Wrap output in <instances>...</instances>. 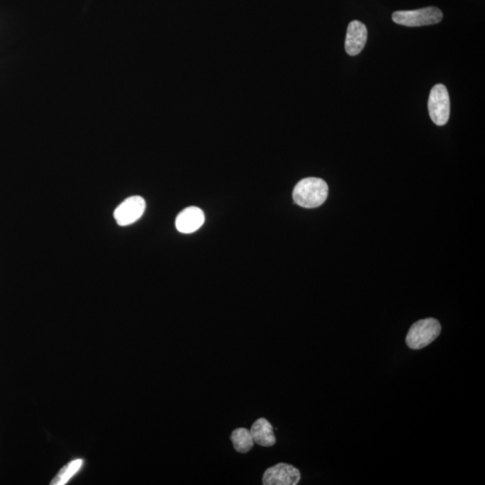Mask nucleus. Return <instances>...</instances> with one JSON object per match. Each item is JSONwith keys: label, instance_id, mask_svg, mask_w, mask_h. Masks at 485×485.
Here are the masks:
<instances>
[{"label": "nucleus", "instance_id": "nucleus-1", "mask_svg": "<svg viewBox=\"0 0 485 485\" xmlns=\"http://www.w3.org/2000/svg\"><path fill=\"white\" fill-rule=\"evenodd\" d=\"M328 184L321 178H305L296 184L293 191V200L303 208H318L328 199Z\"/></svg>", "mask_w": 485, "mask_h": 485}, {"label": "nucleus", "instance_id": "nucleus-2", "mask_svg": "<svg viewBox=\"0 0 485 485\" xmlns=\"http://www.w3.org/2000/svg\"><path fill=\"white\" fill-rule=\"evenodd\" d=\"M441 332V325L435 318L419 320L414 323L406 335V345L412 350H422L435 341Z\"/></svg>", "mask_w": 485, "mask_h": 485}, {"label": "nucleus", "instance_id": "nucleus-3", "mask_svg": "<svg viewBox=\"0 0 485 485\" xmlns=\"http://www.w3.org/2000/svg\"><path fill=\"white\" fill-rule=\"evenodd\" d=\"M443 18L441 10L434 6L428 8L407 10V11H396L393 13V21L403 26L418 27L435 25Z\"/></svg>", "mask_w": 485, "mask_h": 485}, {"label": "nucleus", "instance_id": "nucleus-4", "mask_svg": "<svg viewBox=\"0 0 485 485\" xmlns=\"http://www.w3.org/2000/svg\"><path fill=\"white\" fill-rule=\"evenodd\" d=\"M430 119L437 126H443L449 121L450 116V94L447 87L437 84L430 90L428 102Z\"/></svg>", "mask_w": 485, "mask_h": 485}, {"label": "nucleus", "instance_id": "nucleus-5", "mask_svg": "<svg viewBox=\"0 0 485 485\" xmlns=\"http://www.w3.org/2000/svg\"><path fill=\"white\" fill-rule=\"evenodd\" d=\"M301 471L286 463H279L269 467L262 476L264 485H296L301 481Z\"/></svg>", "mask_w": 485, "mask_h": 485}, {"label": "nucleus", "instance_id": "nucleus-6", "mask_svg": "<svg viewBox=\"0 0 485 485\" xmlns=\"http://www.w3.org/2000/svg\"><path fill=\"white\" fill-rule=\"evenodd\" d=\"M146 208V202L143 197L133 196L126 199L114 211V218L118 225L126 227L140 220Z\"/></svg>", "mask_w": 485, "mask_h": 485}, {"label": "nucleus", "instance_id": "nucleus-7", "mask_svg": "<svg viewBox=\"0 0 485 485\" xmlns=\"http://www.w3.org/2000/svg\"><path fill=\"white\" fill-rule=\"evenodd\" d=\"M367 39H368V30L366 26L357 20L350 22L347 29L346 52L350 56L358 55L365 47Z\"/></svg>", "mask_w": 485, "mask_h": 485}, {"label": "nucleus", "instance_id": "nucleus-8", "mask_svg": "<svg viewBox=\"0 0 485 485\" xmlns=\"http://www.w3.org/2000/svg\"><path fill=\"white\" fill-rule=\"evenodd\" d=\"M205 217L200 208L188 207L178 214L175 227L183 234H191L204 225Z\"/></svg>", "mask_w": 485, "mask_h": 485}, {"label": "nucleus", "instance_id": "nucleus-9", "mask_svg": "<svg viewBox=\"0 0 485 485\" xmlns=\"http://www.w3.org/2000/svg\"><path fill=\"white\" fill-rule=\"evenodd\" d=\"M255 443L261 447H272L276 443L274 428L265 418L255 420L250 430Z\"/></svg>", "mask_w": 485, "mask_h": 485}, {"label": "nucleus", "instance_id": "nucleus-10", "mask_svg": "<svg viewBox=\"0 0 485 485\" xmlns=\"http://www.w3.org/2000/svg\"><path fill=\"white\" fill-rule=\"evenodd\" d=\"M231 441L235 451L242 454L248 453L255 445L250 430L245 428H238L234 430L231 434Z\"/></svg>", "mask_w": 485, "mask_h": 485}, {"label": "nucleus", "instance_id": "nucleus-11", "mask_svg": "<svg viewBox=\"0 0 485 485\" xmlns=\"http://www.w3.org/2000/svg\"><path fill=\"white\" fill-rule=\"evenodd\" d=\"M82 459H76L72 461V462L66 464L65 467H62L57 474V476L52 480V484L54 485H64L67 483L72 478L75 476V474L80 470V468L83 466Z\"/></svg>", "mask_w": 485, "mask_h": 485}]
</instances>
